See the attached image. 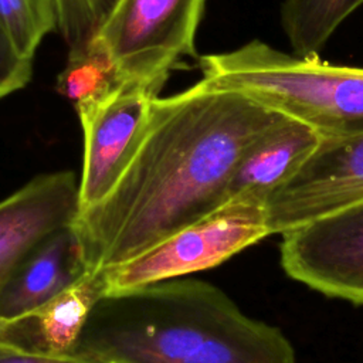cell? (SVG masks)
I'll return each mask as SVG.
<instances>
[{
	"instance_id": "obj_17",
	"label": "cell",
	"mask_w": 363,
	"mask_h": 363,
	"mask_svg": "<svg viewBox=\"0 0 363 363\" xmlns=\"http://www.w3.org/2000/svg\"><path fill=\"white\" fill-rule=\"evenodd\" d=\"M33 60L23 57L0 26V99L24 88L31 78Z\"/></svg>"
},
{
	"instance_id": "obj_1",
	"label": "cell",
	"mask_w": 363,
	"mask_h": 363,
	"mask_svg": "<svg viewBox=\"0 0 363 363\" xmlns=\"http://www.w3.org/2000/svg\"><path fill=\"white\" fill-rule=\"evenodd\" d=\"M286 118L200 81L156 96L119 179L72 224L88 271L123 264L227 201L244 156Z\"/></svg>"
},
{
	"instance_id": "obj_15",
	"label": "cell",
	"mask_w": 363,
	"mask_h": 363,
	"mask_svg": "<svg viewBox=\"0 0 363 363\" xmlns=\"http://www.w3.org/2000/svg\"><path fill=\"white\" fill-rule=\"evenodd\" d=\"M115 0H55L57 30L69 47L81 52Z\"/></svg>"
},
{
	"instance_id": "obj_8",
	"label": "cell",
	"mask_w": 363,
	"mask_h": 363,
	"mask_svg": "<svg viewBox=\"0 0 363 363\" xmlns=\"http://www.w3.org/2000/svg\"><path fill=\"white\" fill-rule=\"evenodd\" d=\"M281 235V267L289 278L363 305V203Z\"/></svg>"
},
{
	"instance_id": "obj_3",
	"label": "cell",
	"mask_w": 363,
	"mask_h": 363,
	"mask_svg": "<svg viewBox=\"0 0 363 363\" xmlns=\"http://www.w3.org/2000/svg\"><path fill=\"white\" fill-rule=\"evenodd\" d=\"M199 67L203 85L241 92L320 138L363 132V67L285 52L258 38L201 55Z\"/></svg>"
},
{
	"instance_id": "obj_2",
	"label": "cell",
	"mask_w": 363,
	"mask_h": 363,
	"mask_svg": "<svg viewBox=\"0 0 363 363\" xmlns=\"http://www.w3.org/2000/svg\"><path fill=\"white\" fill-rule=\"evenodd\" d=\"M71 356L101 363H296L284 332L184 277L105 294Z\"/></svg>"
},
{
	"instance_id": "obj_9",
	"label": "cell",
	"mask_w": 363,
	"mask_h": 363,
	"mask_svg": "<svg viewBox=\"0 0 363 363\" xmlns=\"http://www.w3.org/2000/svg\"><path fill=\"white\" fill-rule=\"evenodd\" d=\"M79 214V176L38 174L0 200V292L21 262Z\"/></svg>"
},
{
	"instance_id": "obj_6",
	"label": "cell",
	"mask_w": 363,
	"mask_h": 363,
	"mask_svg": "<svg viewBox=\"0 0 363 363\" xmlns=\"http://www.w3.org/2000/svg\"><path fill=\"white\" fill-rule=\"evenodd\" d=\"M363 203V132L320 138L311 156L265 199L268 233L292 228Z\"/></svg>"
},
{
	"instance_id": "obj_5",
	"label": "cell",
	"mask_w": 363,
	"mask_h": 363,
	"mask_svg": "<svg viewBox=\"0 0 363 363\" xmlns=\"http://www.w3.org/2000/svg\"><path fill=\"white\" fill-rule=\"evenodd\" d=\"M267 235L264 203L234 196L140 255L102 269L106 294L214 268Z\"/></svg>"
},
{
	"instance_id": "obj_18",
	"label": "cell",
	"mask_w": 363,
	"mask_h": 363,
	"mask_svg": "<svg viewBox=\"0 0 363 363\" xmlns=\"http://www.w3.org/2000/svg\"><path fill=\"white\" fill-rule=\"evenodd\" d=\"M0 363H101L78 356H48L30 353L0 343Z\"/></svg>"
},
{
	"instance_id": "obj_14",
	"label": "cell",
	"mask_w": 363,
	"mask_h": 363,
	"mask_svg": "<svg viewBox=\"0 0 363 363\" xmlns=\"http://www.w3.org/2000/svg\"><path fill=\"white\" fill-rule=\"evenodd\" d=\"M57 24L55 0H0V26L14 48L28 60Z\"/></svg>"
},
{
	"instance_id": "obj_12",
	"label": "cell",
	"mask_w": 363,
	"mask_h": 363,
	"mask_svg": "<svg viewBox=\"0 0 363 363\" xmlns=\"http://www.w3.org/2000/svg\"><path fill=\"white\" fill-rule=\"evenodd\" d=\"M319 140L315 129L286 118L244 156L230 182L227 200L250 196L265 203L267 196L311 156Z\"/></svg>"
},
{
	"instance_id": "obj_13",
	"label": "cell",
	"mask_w": 363,
	"mask_h": 363,
	"mask_svg": "<svg viewBox=\"0 0 363 363\" xmlns=\"http://www.w3.org/2000/svg\"><path fill=\"white\" fill-rule=\"evenodd\" d=\"M363 6V0H284L281 28L298 55H320L340 24Z\"/></svg>"
},
{
	"instance_id": "obj_4",
	"label": "cell",
	"mask_w": 363,
	"mask_h": 363,
	"mask_svg": "<svg viewBox=\"0 0 363 363\" xmlns=\"http://www.w3.org/2000/svg\"><path fill=\"white\" fill-rule=\"evenodd\" d=\"M204 7L206 0H115L78 54L102 61L115 84L159 95L183 57L197 58Z\"/></svg>"
},
{
	"instance_id": "obj_16",
	"label": "cell",
	"mask_w": 363,
	"mask_h": 363,
	"mask_svg": "<svg viewBox=\"0 0 363 363\" xmlns=\"http://www.w3.org/2000/svg\"><path fill=\"white\" fill-rule=\"evenodd\" d=\"M115 85L108 67L88 54L69 55L68 64L58 77V91L75 104Z\"/></svg>"
},
{
	"instance_id": "obj_11",
	"label": "cell",
	"mask_w": 363,
	"mask_h": 363,
	"mask_svg": "<svg viewBox=\"0 0 363 363\" xmlns=\"http://www.w3.org/2000/svg\"><path fill=\"white\" fill-rule=\"evenodd\" d=\"M89 271L74 225L43 241L16 269L0 292V323L45 303Z\"/></svg>"
},
{
	"instance_id": "obj_7",
	"label": "cell",
	"mask_w": 363,
	"mask_h": 363,
	"mask_svg": "<svg viewBox=\"0 0 363 363\" xmlns=\"http://www.w3.org/2000/svg\"><path fill=\"white\" fill-rule=\"evenodd\" d=\"M156 96L132 84H115L74 104L84 136L79 213L98 204L119 179Z\"/></svg>"
},
{
	"instance_id": "obj_10",
	"label": "cell",
	"mask_w": 363,
	"mask_h": 363,
	"mask_svg": "<svg viewBox=\"0 0 363 363\" xmlns=\"http://www.w3.org/2000/svg\"><path fill=\"white\" fill-rule=\"evenodd\" d=\"M105 294L101 271L88 272L38 308L0 323V343L30 353L71 356L92 308Z\"/></svg>"
}]
</instances>
